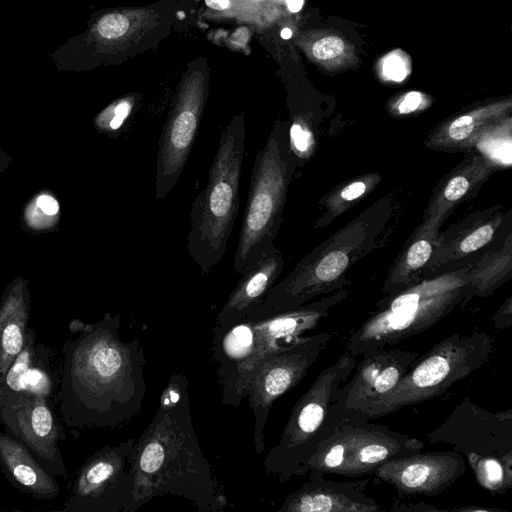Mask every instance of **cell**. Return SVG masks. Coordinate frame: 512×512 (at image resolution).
<instances>
[{"instance_id":"13","label":"cell","mask_w":512,"mask_h":512,"mask_svg":"<svg viewBox=\"0 0 512 512\" xmlns=\"http://www.w3.org/2000/svg\"><path fill=\"white\" fill-rule=\"evenodd\" d=\"M361 356L350 379L334 393L329 416L338 425L360 422L367 410L396 387L419 354L382 348Z\"/></svg>"},{"instance_id":"40","label":"cell","mask_w":512,"mask_h":512,"mask_svg":"<svg viewBox=\"0 0 512 512\" xmlns=\"http://www.w3.org/2000/svg\"><path fill=\"white\" fill-rule=\"evenodd\" d=\"M205 3L215 10H223L229 6V0H205Z\"/></svg>"},{"instance_id":"20","label":"cell","mask_w":512,"mask_h":512,"mask_svg":"<svg viewBox=\"0 0 512 512\" xmlns=\"http://www.w3.org/2000/svg\"><path fill=\"white\" fill-rule=\"evenodd\" d=\"M0 468L17 490L38 499H54L60 493L56 476L48 472L17 439L0 430Z\"/></svg>"},{"instance_id":"32","label":"cell","mask_w":512,"mask_h":512,"mask_svg":"<svg viewBox=\"0 0 512 512\" xmlns=\"http://www.w3.org/2000/svg\"><path fill=\"white\" fill-rule=\"evenodd\" d=\"M401 51H394L383 59L382 70L387 79L399 82L409 74V62Z\"/></svg>"},{"instance_id":"24","label":"cell","mask_w":512,"mask_h":512,"mask_svg":"<svg viewBox=\"0 0 512 512\" xmlns=\"http://www.w3.org/2000/svg\"><path fill=\"white\" fill-rule=\"evenodd\" d=\"M511 237L506 245L494 254H487L470 270L468 300L472 297H487L511 277L512 249Z\"/></svg>"},{"instance_id":"36","label":"cell","mask_w":512,"mask_h":512,"mask_svg":"<svg viewBox=\"0 0 512 512\" xmlns=\"http://www.w3.org/2000/svg\"><path fill=\"white\" fill-rule=\"evenodd\" d=\"M424 96L420 92L411 91L399 101L397 109L400 114H408L417 110L423 103Z\"/></svg>"},{"instance_id":"22","label":"cell","mask_w":512,"mask_h":512,"mask_svg":"<svg viewBox=\"0 0 512 512\" xmlns=\"http://www.w3.org/2000/svg\"><path fill=\"white\" fill-rule=\"evenodd\" d=\"M439 228L422 221L414 231L409 244L391 267L382 287L383 293L392 295L424 280L427 266L437 245Z\"/></svg>"},{"instance_id":"17","label":"cell","mask_w":512,"mask_h":512,"mask_svg":"<svg viewBox=\"0 0 512 512\" xmlns=\"http://www.w3.org/2000/svg\"><path fill=\"white\" fill-rule=\"evenodd\" d=\"M303 485L289 494L277 512H374L382 510L365 493L368 479L336 481L308 473Z\"/></svg>"},{"instance_id":"35","label":"cell","mask_w":512,"mask_h":512,"mask_svg":"<svg viewBox=\"0 0 512 512\" xmlns=\"http://www.w3.org/2000/svg\"><path fill=\"white\" fill-rule=\"evenodd\" d=\"M494 327L503 330L512 325V299L508 297L492 318Z\"/></svg>"},{"instance_id":"34","label":"cell","mask_w":512,"mask_h":512,"mask_svg":"<svg viewBox=\"0 0 512 512\" xmlns=\"http://www.w3.org/2000/svg\"><path fill=\"white\" fill-rule=\"evenodd\" d=\"M132 103L129 101H120L112 107V116L108 122L112 131H117L124 124L125 120L131 113Z\"/></svg>"},{"instance_id":"8","label":"cell","mask_w":512,"mask_h":512,"mask_svg":"<svg viewBox=\"0 0 512 512\" xmlns=\"http://www.w3.org/2000/svg\"><path fill=\"white\" fill-rule=\"evenodd\" d=\"M492 335L475 330L452 334L418 356L396 387L365 412L361 421L395 413L445 393L482 368L494 350Z\"/></svg>"},{"instance_id":"12","label":"cell","mask_w":512,"mask_h":512,"mask_svg":"<svg viewBox=\"0 0 512 512\" xmlns=\"http://www.w3.org/2000/svg\"><path fill=\"white\" fill-rule=\"evenodd\" d=\"M134 438L106 445L79 468L64 511L133 512V481L129 456Z\"/></svg>"},{"instance_id":"41","label":"cell","mask_w":512,"mask_h":512,"mask_svg":"<svg viewBox=\"0 0 512 512\" xmlns=\"http://www.w3.org/2000/svg\"><path fill=\"white\" fill-rule=\"evenodd\" d=\"M286 4L291 12H298L302 8L304 0H286Z\"/></svg>"},{"instance_id":"37","label":"cell","mask_w":512,"mask_h":512,"mask_svg":"<svg viewBox=\"0 0 512 512\" xmlns=\"http://www.w3.org/2000/svg\"><path fill=\"white\" fill-rule=\"evenodd\" d=\"M392 511H403V512H438V511H446L444 509L436 508L428 503L418 501L416 503H397L394 502V505L391 507Z\"/></svg>"},{"instance_id":"10","label":"cell","mask_w":512,"mask_h":512,"mask_svg":"<svg viewBox=\"0 0 512 512\" xmlns=\"http://www.w3.org/2000/svg\"><path fill=\"white\" fill-rule=\"evenodd\" d=\"M423 447L422 440L386 425L345 422L318 445L298 476L318 473L357 478L373 474L387 460L418 453Z\"/></svg>"},{"instance_id":"38","label":"cell","mask_w":512,"mask_h":512,"mask_svg":"<svg viewBox=\"0 0 512 512\" xmlns=\"http://www.w3.org/2000/svg\"><path fill=\"white\" fill-rule=\"evenodd\" d=\"M37 204L40 207V209L48 214V215H54L58 212L59 206L57 201L48 195H42L37 199Z\"/></svg>"},{"instance_id":"18","label":"cell","mask_w":512,"mask_h":512,"mask_svg":"<svg viewBox=\"0 0 512 512\" xmlns=\"http://www.w3.org/2000/svg\"><path fill=\"white\" fill-rule=\"evenodd\" d=\"M495 168L496 166L482 154L468 156L435 188L424 211L423 221L440 228L459 204L477 194Z\"/></svg>"},{"instance_id":"23","label":"cell","mask_w":512,"mask_h":512,"mask_svg":"<svg viewBox=\"0 0 512 512\" xmlns=\"http://www.w3.org/2000/svg\"><path fill=\"white\" fill-rule=\"evenodd\" d=\"M28 318L29 310L22 297H9L0 306V385L24 346Z\"/></svg>"},{"instance_id":"7","label":"cell","mask_w":512,"mask_h":512,"mask_svg":"<svg viewBox=\"0 0 512 512\" xmlns=\"http://www.w3.org/2000/svg\"><path fill=\"white\" fill-rule=\"evenodd\" d=\"M297 166L288 129L275 123L265 145L256 153L246 208L234 256L239 275L277 248L287 192Z\"/></svg>"},{"instance_id":"3","label":"cell","mask_w":512,"mask_h":512,"mask_svg":"<svg viewBox=\"0 0 512 512\" xmlns=\"http://www.w3.org/2000/svg\"><path fill=\"white\" fill-rule=\"evenodd\" d=\"M347 295L341 288L291 310L214 326L212 351L221 388L220 404L238 408L261 361L314 329Z\"/></svg>"},{"instance_id":"15","label":"cell","mask_w":512,"mask_h":512,"mask_svg":"<svg viewBox=\"0 0 512 512\" xmlns=\"http://www.w3.org/2000/svg\"><path fill=\"white\" fill-rule=\"evenodd\" d=\"M425 437L463 456L502 458L512 453V409L490 412L463 397L447 418Z\"/></svg>"},{"instance_id":"26","label":"cell","mask_w":512,"mask_h":512,"mask_svg":"<svg viewBox=\"0 0 512 512\" xmlns=\"http://www.w3.org/2000/svg\"><path fill=\"white\" fill-rule=\"evenodd\" d=\"M478 484L493 494H504L512 487V453L502 458L475 454L464 456Z\"/></svg>"},{"instance_id":"2","label":"cell","mask_w":512,"mask_h":512,"mask_svg":"<svg viewBox=\"0 0 512 512\" xmlns=\"http://www.w3.org/2000/svg\"><path fill=\"white\" fill-rule=\"evenodd\" d=\"M133 512L164 495L181 497L201 512L228 505L223 487L199 445L191 418L189 384L182 372L171 374L157 411L129 456Z\"/></svg>"},{"instance_id":"31","label":"cell","mask_w":512,"mask_h":512,"mask_svg":"<svg viewBox=\"0 0 512 512\" xmlns=\"http://www.w3.org/2000/svg\"><path fill=\"white\" fill-rule=\"evenodd\" d=\"M129 27L126 16L119 13L101 15L90 25L87 33L97 36L99 41H108L123 36Z\"/></svg>"},{"instance_id":"42","label":"cell","mask_w":512,"mask_h":512,"mask_svg":"<svg viewBox=\"0 0 512 512\" xmlns=\"http://www.w3.org/2000/svg\"><path fill=\"white\" fill-rule=\"evenodd\" d=\"M292 36V31L289 28H284L281 31V37L283 39H289Z\"/></svg>"},{"instance_id":"16","label":"cell","mask_w":512,"mask_h":512,"mask_svg":"<svg viewBox=\"0 0 512 512\" xmlns=\"http://www.w3.org/2000/svg\"><path fill=\"white\" fill-rule=\"evenodd\" d=\"M466 471L462 454L433 451L387 460L373 474L395 488L399 496H437L447 491Z\"/></svg>"},{"instance_id":"29","label":"cell","mask_w":512,"mask_h":512,"mask_svg":"<svg viewBox=\"0 0 512 512\" xmlns=\"http://www.w3.org/2000/svg\"><path fill=\"white\" fill-rule=\"evenodd\" d=\"M511 117L488 127L477 139L474 147L495 166L511 164Z\"/></svg>"},{"instance_id":"6","label":"cell","mask_w":512,"mask_h":512,"mask_svg":"<svg viewBox=\"0 0 512 512\" xmlns=\"http://www.w3.org/2000/svg\"><path fill=\"white\" fill-rule=\"evenodd\" d=\"M243 116L223 129L208 172L206 187L192 202L186 251L203 274L223 258L239 210V188L245 154Z\"/></svg>"},{"instance_id":"4","label":"cell","mask_w":512,"mask_h":512,"mask_svg":"<svg viewBox=\"0 0 512 512\" xmlns=\"http://www.w3.org/2000/svg\"><path fill=\"white\" fill-rule=\"evenodd\" d=\"M472 265L451 270L386 295L348 335L344 351L352 356L394 346L420 334L468 301Z\"/></svg>"},{"instance_id":"21","label":"cell","mask_w":512,"mask_h":512,"mask_svg":"<svg viewBox=\"0 0 512 512\" xmlns=\"http://www.w3.org/2000/svg\"><path fill=\"white\" fill-rule=\"evenodd\" d=\"M510 101L482 106L442 123L427 137L426 146L443 151H462L474 147L479 136L491 125L506 118Z\"/></svg>"},{"instance_id":"28","label":"cell","mask_w":512,"mask_h":512,"mask_svg":"<svg viewBox=\"0 0 512 512\" xmlns=\"http://www.w3.org/2000/svg\"><path fill=\"white\" fill-rule=\"evenodd\" d=\"M380 179L378 174L370 173L332 190L322 204L327 213L319 219V224L321 223L322 226L324 222L329 224L335 217L349 209L356 200L372 190Z\"/></svg>"},{"instance_id":"19","label":"cell","mask_w":512,"mask_h":512,"mask_svg":"<svg viewBox=\"0 0 512 512\" xmlns=\"http://www.w3.org/2000/svg\"><path fill=\"white\" fill-rule=\"evenodd\" d=\"M284 268L279 249L269 253L241 274L239 281L220 309L215 326L223 327L243 320L263 302Z\"/></svg>"},{"instance_id":"30","label":"cell","mask_w":512,"mask_h":512,"mask_svg":"<svg viewBox=\"0 0 512 512\" xmlns=\"http://www.w3.org/2000/svg\"><path fill=\"white\" fill-rule=\"evenodd\" d=\"M37 336L35 331L28 327L24 346L15 358L0 385V410L6 400L21 391L22 383L35 354Z\"/></svg>"},{"instance_id":"39","label":"cell","mask_w":512,"mask_h":512,"mask_svg":"<svg viewBox=\"0 0 512 512\" xmlns=\"http://www.w3.org/2000/svg\"><path fill=\"white\" fill-rule=\"evenodd\" d=\"M446 511H454V512H495V511H501L495 508H487V507H478V506H465V507H458V508H452L447 509Z\"/></svg>"},{"instance_id":"33","label":"cell","mask_w":512,"mask_h":512,"mask_svg":"<svg viewBox=\"0 0 512 512\" xmlns=\"http://www.w3.org/2000/svg\"><path fill=\"white\" fill-rule=\"evenodd\" d=\"M345 48L344 41L336 36H328L316 41L312 47L313 55L320 60L339 56Z\"/></svg>"},{"instance_id":"11","label":"cell","mask_w":512,"mask_h":512,"mask_svg":"<svg viewBox=\"0 0 512 512\" xmlns=\"http://www.w3.org/2000/svg\"><path fill=\"white\" fill-rule=\"evenodd\" d=\"M334 334L302 336L293 344L265 357L248 387V402L254 416L253 440L257 454L264 450V429L273 403L297 386L329 346Z\"/></svg>"},{"instance_id":"5","label":"cell","mask_w":512,"mask_h":512,"mask_svg":"<svg viewBox=\"0 0 512 512\" xmlns=\"http://www.w3.org/2000/svg\"><path fill=\"white\" fill-rule=\"evenodd\" d=\"M388 215V203H375L301 259L245 318L291 310L344 288L347 269L369 252Z\"/></svg>"},{"instance_id":"1","label":"cell","mask_w":512,"mask_h":512,"mask_svg":"<svg viewBox=\"0 0 512 512\" xmlns=\"http://www.w3.org/2000/svg\"><path fill=\"white\" fill-rule=\"evenodd\" d=\"M121 315L95 323L74 320L62 353L60 413L70 429L115 428L142 410L146 363L138 338H120Z\"/></svg>"},{"instance_id":"27","label":"cell","mask_w":512,"mask_h":512,"mask_svg":"<svg viewBox=\"0 0 512 512\" xmlns=\"http://www.w3.org/2000/svg\"><path fill=\"white\" fill-rule=\"evenodd\" d=\"M54 354L55 352L43 343H36L34 358L24 376L21 391L52 398L60 384L52 367Z\"/></svg>"},{"instance_id":"25","label":"cell","mask_w":512,"mask_h":512,"mask_svg":"<svg viewBox=\"0 0 512 512\" xmlns=\"http://www.w3.org/2000/svg\"><path fill=\"white\" fill-rule=\"evenodd\" d=\"M501 221V216L495 213L485 222H479L477 225V221H475L472 228L460 230V234L452 237L449 241L440 240L438 236L437 245L429 262L432 260L434 262L457 260L479 250L492 239Z\"/></svg>"},{"instance_id":"9","label":"cell","mask_w":512,"mask_h":512,"mask_svg":"<svg viewBox=\"0 0 512 512\" xmlns=\"http://www.w3.org/2000/svg\"><path fill=\"white\" fill-rule=\"evenodd\" d=\"M358 358L344 351L324 368L293 406L281 437L263 464L267 475L288 482L338 426L329 416L336 390L352 374Z\"/></svg>"},{"instance_id":"14","label":"cell","mask_w":512,"mask_h":512,"mask_svg":"<svg viewBox=\"0 0 512 512\" xmlns=\"http://www.w3.org/2000/svg\"><path fill=\"white\" fill-rule=\"evenodd\" d=\"M4 432L20 441L35 459L56 477H67L59 442L66 438L52 398L20 391L0 410Z\"/></svg>"}]
</instances>
